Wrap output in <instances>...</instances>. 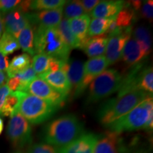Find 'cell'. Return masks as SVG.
<instances>
[{
    "instance_id": "cell-1",
    "label": "cell",
    "mask_w": 153,
    "mask_h": 153,
    "mask_svg": "<svg viewBox=\"0 0 153 153\" xmlns=\"http://www.w3.org/2000/svg\"><path fill=\"white\" fill-rule=\"evenodd\" d=\"M84 133L83 124L73 114L65 115L44 126L42 139L47 144L62 147L70 144Z\"/></svg>"
},
{
    "instance_id": "cell-2",
    "label": "cell",
    "mask_w": 153,
    "mask_h": 153,
    "mask_svg": "<svg viewBox=\"0 0 153 153\" xmlns=\"http://www.w3.org/2000/svg\"><path fill=\"white\" fill-rule=\"evenodd\" d=\"M152 97L145 91H132L111 99L101 105L97 118L101 125L107 127L111 123L125 116L148 97Z\"/></svg>"
},
{
    "instance_id": "cell-3",
    "label": "cell",
    "mask_w": 153,
    "mask_h": 153,
    "mask_svg": "<svg viewBox=\"0 0 153 153\" xmlns=\"http://www.w3.org/2000/svg\"><path fill=\"white\" fill-rule=\"evenodd\" d=\"M34 29L36 53L68 62L71 49L64 43L57 28L36 27Z\"/></svg>"
},
{
    "instance_id": "cell-4",
    "label": "cell",
    "mask_w": 153,
    "mask_h": 153,
    "mask_svg": "<svg viewBox=\"0 0 153 153\" xmlns=\"http://www.w3.org/2000/svg\"><path fill=\"white\" fill-rule=\"evenodd\" d=\"M153 111L152 97H148L125 116L115 120L106 127L108 131L121 133L144 129L150 112Z\"/></svg>"
},
{
    "instance_id": "cell-5",
    "label": "cell",
    "mask_w": 153,
    "mask_h": 153,
    "mask_svg": "<svg viewBox=\"0 0 153 153\" xmlns=\"http://www.w3.org/2000/svg\"><path fill=\"white\" fill-rule=\"evenodd\" d=\"M58 108L48 101L26 94L19 103L17 112L29 123L38 125L50 119Z\"/></svg>"
},
{
    "instance_id": "cell-6",
    "label": "cell",
    "mask_w": 153,
    "mask_h": 153,
    "mask_svg": "<svg viewBox=\"0 0 153 153\" xmlns=\"http://www.w3.org/2000/svg\"><path fill=\"white\" fill-rule=\"evenodd\" d=\"M123 76L118 70L114 69L105 70L91 82L87 99V104L98 102L118 91Z\"/></svg>"
},
{
    "instance_id": "cell-7",
    "label": "cell",
    "mask_w": 153,
    "mask_h": 153,
    "mask_svg": "<svg viewBox=\"0 0 153 153\" xmlns=\"http://www.w3.org/2000/svg\"><path fill=\"white\" fill-rule=\"evenodd\" d=\"M7 135L15 148H24L32 143V129L30 123L19 112L11 116Z\"/></svg>"
},
{
    "instance_id": "cell-8",
    "label": "cell",
    "mask_w": 153,
    "mask_h": 153,
    "mask_svg": "<svg viewBox=\"0 0 153 153\" xmlns=\"http://www.w3.org/2000/svg\"><path fill=\"white\" fill-rule=\"evenodd\" d=\"M24 92L44 99L58 108L64 106L68 97L55 90L45 80L38 76L28 84Z\"/></svg>"
},
{
    "instance_id": "cell-9",
    "label": "cell",
    "mask_w": 153,
    "mask_h": 153,
    "mask_svg": "<svg viewBox=\"0 0 153 153\" xmlns=\"http://www.w3.org/2000/svg\"><path fill=\"white\" fill-rule=\"evenodd\" d=\"M66 72L70 85L72 97L76 98L84 93L82 81L85 73V63L77 59H69L68 62L61 69Z\"/></svg>"
},
{
    "instance_id": "cell-10",
    "label": "cell",
    "mask_w": 153,
    "mask_h": 153,
    "mask_svg": "<svg viewBox=\"0 0 153 153\" xmlns=\"http://www.w3.org/2000/svg\"><path fill=\"white\" fill-rule=\"evenodd\" d=\"M133 26L128 27L123 31L110 36L107 42L106 57L108 65L115 64L121 59L122 52L126 42L131 37Z\"/></svg>"
},
{
    "instance_id": "cell-11",
    "label": "cell",
    "mask_w": 153,
    "mask_h": 153,
    "mask_svg": "<svg viewBox=\"0 0 153 153\" xmlns=\"http://www.w3.org/2000/svg\"><path fill=\"white\" fill-rule=\"evenodd\" d=\"M30 24L34 28H56L62 19L63 7L43 10L36 13H28Z\"/></svg>"
},
{
    "instance_id": "cell-12",
    "label": "cell",
    "mask_w": 153,
    "mask_h": 153,
    "mask_svg": "<svg viewBox=\"0 0 153 153\" xmlns=\"http://www.w3.org/2000/svg\"><path fill=\"white\" fill-rule=\"evenodd\" d=\"M5 32L17 39L19 34L25 27L30 25L28 13H24L16 7L3 14Z\"/></svg>"
},
{
    "instance_id": "cell-13",
    "label": "cell",
    "mask_w": 153,
    "mask_h": 153,
    "mask_svg": "<svg viewBox=\"0 0 153 153\" xmlns=\"http://www.w3.org/2000/svg\"><path fill=\"white\" fill-rule=\"evenodd\" d=\"M99 135L84 133L70 144L58 148L59 153H93Z\"/></svg>"
},
{
    "instance_id": "cell-14",
    "label": "cell",
    "mask_w": 153,
    "mask_h": 153,
    "mask_svg": "<svg viewBox=\"0 0 153 153\" xmlns=\"http://www.w3.org/2000/svg\"><path fill=\"white\" fill-rule=\"evenodd\" d=\"M124 150L120 133L108 131L99 135L93 153H121Z\"/></svg>"
},
{
    "instance_id": "cell-15",
    "label": "cell",
    "mask_w": 153,
    "mask_h": 153,
    "mask_svg": "<svg viewBox=\"0 0 153 153\" xmlns=\"http://www.w3.org/2000/svg\"><path fill=\"white\" fill-rule=\"evenodd\" d=\"M147 54L140 43L131 37L126 42L122 52V59L126 65L133 67L145 60Z\"/></svg>"
},
{
    "instance_id": "cell-16",
    "label": "cell",
    "mask_w": 153,
    "mask_h": 153,
    "mask_svg": "<svg viewBox=\"0 0 153 153\" xmlns=\"http://www.w3.org/2000/svg\"><path fill=\"white\" fill-rule=\"evenodd\" d=\"M108 66V64L104 55L91 58L85 63V73L82 81V89L84 91L97 76L106 70Z\"/></svg>"
},
{
    "instance_id": "cell-17",
    "label": "cell",
    "mask_w": 153,
    "mask_h": 153,
    "mask_svg": "<svg viewBox=\"0 0 153 153\" xmlns=\"http://www.w3.org/2000/svg\"><path fill=\"white\" fill-rule=\"evenodd\" d=\"M45 80L55 90L68 96L70 94L71 89L69 83L66 72L62 70H59L55 72H48L46 73L38 76Z\"/></svg>"
},
{
    "instance_id": "cell-18",
    "label": "cell",
    "mask_w": 153,
    "mask_h": 153,
    "mask_svg": "<svg viewBox=\"0 0 153 153\" xmlns=\"http://www.w3.org/2000/svg\"><path fill=\"white\" fill-rule=\"evenodd\" d=\"M123 1H100L90 13L93 19H109L116 16L123 8Z\"/></svg>"
},
{
    "instance_id": "cell-19",
    "label": "cell",
    "mask_w": 153,
    "mask_h": 153,
    "mask_svg": "<svg viewBox=\"0 0 153 153\" xmlns=\"http://www.w3.org/2000/svg\"><path fill=\"white\" fill-rule=\"evenodd\" d=\"M108 37L105 34L92 38H88V39L82 44L80 49L83 50L86 55L90 58L103 56L106 51L107 42Z\"/></svg>"
},
{
    "instance_id": "cell-20",
    "label": "cell",
    "mask_w": 153,
    "mask_h": 153,
    "mask_svg": "<svg viewBox=\"0 0 153 153\" xmlns=\"http://www.w3.org/2000/svg\"><path fill=\"white\" fill-rule=\"evenodd\" d=\"M89 23H90V16L89 14H85L77 18L69 19L70 29L76 39L79 41L80 47L88 39L87 33Z\"/></svg>"
},
{
    "instance_id": "cell-21",
    "label": "cell",
    "mask_w": 153,
    "mask_h": 153,
    "mask_svg": "<svg viewBox=\"0 0 153 153\" xmlns=\"http://www.w3.org/2000/svg\"><path fill=\"white\" fill-rule=\"evenodd\" d=\"M26 92L22 91H11V93L7 97L1 108L0 115L5 116H11L17 113L19 103L22 99L26 95Z\"/></svg>"
},
{
    "instance_id": "cell-22",
    "label": "cell",
    "mask_w": 153,
    "mask_h": 153,
    "mask_svg": "<svg viewBox=\"0 0 153 153\" xmlns=\"http://www.w3.org/2000/svg\"><path fill=\"white\" fill-rule=\"evenodd\" d=\"M19 46L25 53L33 56L36 54L34 48V31L31 25L25 27L17 37Z\"/></svg>"
},
{
    "instance_id": "cell-23",
    "label": "cell",
    "mask_w": 153,
    "mask_h": 153,
    "mask_svg": "<svg viewBox=\"0 0 153 153\" xmlns=\"http://www.w3.org/2000/svg\"><path fill=\"white\" fill-rule=\"evenodd\" d=\"M56 28L64 43L70 49L79 48L80 43L70 29V25H69V19L64 17Z\"/></svg>"
},
{
    "instance_id": "cell-24",
    "label": "cell",
    "mask_w": 153,
    "mask_h": 153,
    "mask_svg": "<svg viewBox=\"0 0 153 153\" xmlns=\"http://www.w3.org/2000/svg\"><path fill=\"white\" fill-rule=\"evenodd\" d=\"M30 65H31V59L29 55L22 53L16 55L13 57L7 68V78L12 77L16 74L26 70Z\"/></svg>"
},
{
    "instance_id": "cell-25",
    "label": "cell",
    "mask_w": 153,
    "mask_h": 153,
    "mask_svg": "<svg viewBox=\"0 0 153 153\" xmlns=\"http://www.w3.org/2000/svg\"><path fill=\"white\" fill-rule=\"evenodd\" d=\"M114 18L115 16L109 19H93L89 23L87 37L92 38L104 35L106 33Z\"/></svg>"
},
{
    "instance_id": "cell-26",
    "label": "cell",
    "mask_w": 153,
    "mask_h": 153,
    "mask_svg": "<svg viewBox=\"0 0 153 153\" xmlns=\"http://www.w3.org/2000/svg\"><path fill=\"white\" fill-rule=\"evenodd\" d=\"M132 34V37L142 45L147 55H148L152 48V37L148 28L144 26H139L133 29Z\"/></svg>"
},
{
    "instance_id": "cell-27",
    "label": "cell",
    "mask_w": 153,
    "mask_h": 153,
    "mask_svg": "<svg viewBox=\"0 0 153 153\" xmlns=\"http://www.w3.org/2000/svg\"><path fill=\"white\" fill-rule=\"evenodd\" d=\"M19 48L20 46L16 38L7 32H4L0 38V53L4 56H7Z\"/></svg>"
},
{
    "instance_id": "cell-28",
    "label": "cell",
    "mask_w": 153,
    "mask_h": 153,
    "mask_svg": "<svg viewBox=\"0 0 153 153\" xmlns=\"http://www.w3.org/2000/svg\"><path fill=\"white\" fill-rule=\"evenodd\" d=\"M67 1L65 0H36L31 1L30 10H51L63 7Z\"/></svg>"
},
{
    "instance_id": "cell-29",
    "label": "cell",
    "mask_w": 153,
    "mask_h": 153,
    "mask_svg": "<svg viewBox=\"0 0 153 153\" xmlns=\"http://www.w3.org/2000/svg\"><path fill=\"white\" fill-rule=\"evenodd\" d=\"M52 57L47 55L37 54L32 60V67L38 76L50 71V62Z\"/></svg>"
},
{
    "instance_id": "cell-30",
    "label": "cell",
    "mask_w": 153,
    "mask_h": 153,
    "mask_svg": "<svg viewBox=\"0 0 153 153\" xmlns=\"http://www.w3.org/2000/svg\"><path fill=\"white\" fill-rule=\"evenodd\" d=\"M64 16L68 19L77 18L86 14L85 9L81 4L80 1H69L65 4Z\"/></svg>"
},
{
    "instance_id": "cell-31",
    "label": "cell",
    "mask_w": 153,
    "mask_h": 153,
    "mask_svg": "<svg viewBox=\"0 0 153 153\" xmlns=\"http://www.w3.org/2000/svg\"><path fill=\"white\" fill-rule=\"evenodd\" d=\"M141 90L152 96L153 70L152 66H145L144 68L141 81Z\"/></svg>"
},
{
    "instance_id": "cell-32",
    "label": "cell",
    "mask_w": 153,
    "mask_h": 153,
    "mask_svg": "<svg viewBox=\"0 0 153 153\" xmlns=\"http://www.w3.org/2000/svg\"><path fill=\"white\" fill-rule=\"evenodd\" d=\"M14 76H16V77L20 80L21 84H22V87H21L20 91H24L25 89L27 87L28 84L30 82L33 81L35 78H36L37 74H36V72L34 71L32 65H30L26 70L16 74L15 75H14Z\"/></svg>"
},
{
    "instance_id": "cell-33",
    "label": "cell",
    "mask_w": 153,
    "mask_h": 153,
    "mask_svg": "<svg viewBox=\"0 0 153 153\" xmlns=\"http://www.w3.org/2000/svg\"><path fill=\"white\" fill-rule=\"evenodd\" d=\"M27 153H59L58 148L47 143H36L30 145Z\"/></svg>"
},
{
    "instance_id": "cell-34",
    "label": "cell",
    "mask_w": 153,
    "mask_h": 153,
    "mask_svg": "<svg viewBox=\"0 0 153 153\" xmlns=\"http://www.w3.org/2000/svg\"><path fill=\"white\" fill-rule=\"evenodd\" d=\"M141 15L144 18L148 19L149 21H152L153 18V1L152 0L145 1L143 6L140 7Z\"/></svg>"
},
{
    "instance_id": "cell-35",
    "label": "cell",
    "mask_w": 153,
    "mask_h": 153,
    "mask_svg": "<svg viewBox=\"0 0 153 153\" xmlns=\"http://www.w3.org/2000/svg\"><path fill=\"white\" fill-rule=\"evenodd\" d=\"M21 2L19 0H0V12L4 13L16 8Z\"/></svg>"
},
{
    "instance_id": "cell-36",
    "label": "cell",
    "mask_w": 153,
    "mask_h": 153,
    "mask_svg": "<svg viewBox=\"0 0 153 153\" xmlns=\"http://www.w3.org/2000/svg\"><path fill=\"white\" fill-rule=\"evenodd\" d=\"M7 87L10 89L11 91H20L21 87H22V84H21L20 80L16 76H13L11 78H7Z\"/></svg>"
},
{
    "instance_id": "cell-37",
    "label": "cell",
    "mask_w": 153,
    "mask_h": 153,
    "mask_svg": "<svg viewBox=\"0 0 153 153\" xmlns=\"http://www.w3.org/2000/svg\"><path fill=\"white\" fill-rule=\"evenodd\" d=\"M80 2L82 7L85 9L86 14H89L95 8L96 6L100 2V1L99 0H82V1H80Z\"/></svg>"
},
{
    "instance_id": "cell-38",
    "label": "cell",
    "mask_w": 153,
    "mask_h": 153,
    "mask_svg": "<svg viewBox=\"0 0 153 153\" xmlns=\"http://www.w3.org/2000/svg\"><path fill=\"white\" fill-rule=\"evenodd\" d=\"M10 93V89H9V87H7L6 84L0 87V111H1V109L2 108L6 99Z\"/></svg>"
},
{
    "instance_id": "cell-39",
    "label": "cell",
    "mask_w": 153,
    "mask_h": 153,
    "mask_svg": "<svg viewBox=\"0 0 153 153\" xmlns=\"http://www.w3.org/2000/svg\"><path fill=\"white\" fill-rule=\"evenodd\" d=\"M9 65L8 57L0 53V72H7Z\"/></svg>"
},
{
    "instance_id": "cell-40",
    "label": "cell",
    "mask_w": 153,
    "mask_h": 153,
    "mask_svg": "<svg viewBox=\"0 0 153 153\" xmlns=\"http://www.w3.org/2000/svg\"><path fill=\"white\" fill-rule=\"evenodd\" d=\"M153 111L152 112H150V116H149V118L148 120H147V123L145 124V127H144V130H145L146 131L150 132L152 131L153 128Z\"/></svg>"
},
{
    "instance_id": "cell-41",
    "label": "cell",
    "mask_w": 153,
    "mask_h": 153,
    "mask_svg": "<svg viewBox=\"0 0 153 153\" xmlns=\"http://www.w3.org/2000/svg\"><path fill=\"white\" fill-rule=\"evenodd\" d=\"M4 28V25L3 13L0 12V38H1V34L3 33Z\"/></svg>"
},
{
    "instance_id": "cell-42",
    "label": "cell",
    "mask_w": 153,
    "mask_h": 153,
    "mask_svg": "<svg viewBox=\"0 0 153 153\" xmlns=\"http://www.w3.org/2000/svg\"><path fill=\"white\" fill-rule=\"evenodd\" d=\"M7 76L6 75L5 72H0V87L4 85V83L5 81H7Z\"/></svg>"
},
{
    "instance_id": "cell-43",
    "label": "cell",
    "mask_w": 153,
    "mask_h": 153,
    "mask_svg": "<svg viewBox=\"0 0 153 153\" xmlns=\"http://www.w3.org/2000/svg\"><path fill=\"white\" fill-rule=\"evenodd\" d=\"M3 127H4L3 120H2V118L0 117V128H3Z\"/></svg>"
},
{
    "instance_id": "cell-44",
    "label": "cell",
    "mask_w": 153,
    "mask_h": 153,
    "mask_svg": "<svg viewBox=\"0 0 153 153\" xmlns=\"http://www.w3.org/2000/svg\"><path fill=\"white\" fill-rule=\"evenodd\" d=\"M2 131H3V128H0V135H1V133H2Z\"/></svg>"
},
{
    "instance_id": "cell-45",
    "label": "cell",
    "mask_w": 153,
    "mask_h": 153,
    "mask_svg": "<svg viewBox=\"0 0 153 153\" xmlns=\"http://www.w3.org/2000/svg\"><path fill=\"white\" fill-rule=\"evenodd\" d=\"M137 153H145V152H137Z\"/></svg>"
},
{
    "instance_id": "cell-46",
    "label": "cell",
    "mask_w": 153,
    "mask_h": 153,
    "mask_svg": "<svg viewBox=\"0 0 153 153\" xmlns=\"http://www.w3.org/2000/svg\"><path fill=\"white\" fill-rule=\"evenodd\" d=\"M15 153H21V152H15Z\"/></svg>"
}]
</instances>
